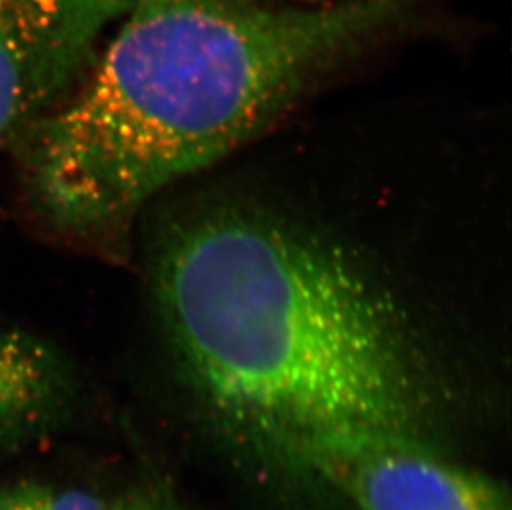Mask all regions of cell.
<instances>
[{
    "mask_svg": "<svg viewBox=\"0 0 512 510\" xmlns=\"http://www.w3.org/2000/svg\"><path fill=\"white\" fill-rule=\"evenodd\" d=\"M93 406L92 380L65 348L0 322V458L67 433Z\"/></svg>",
    "mask_w": 512,
    "mask_h": 510,
    "instance_id": "obj_5",
    "label": "cell"
},
{
    "mask_svg": "<svg viewBox=\"0 0 512 510\" xmlns=\"http://www.w3.org/2000/svg\"><path fill=\"white\" fill-rule=\"evenodd\" d=\"M0 510H113V506L87 489L20 479L0 484Z\"/></svg>",
    "mask_w": 512,
    "mask_h": 510,
    "instance_id": "obj_6",
    "label": "cell"
},
{
    "mask_svg": "<svg viewBox=\"0 0 512 510\" xmlns=\"http://www.w3.org/2000/svg\"><path fill=\"white\" fill-rule=\"evenodd\" d=\"M148 282L184 385L277 449L418 434L420 386L392 313L314 239L239 211L178 219L151 241Z\"/></svg>",
    "mask_w": 512,
    "mask_h": 510,
    "instance_id": "obj_2",
    "label": "cell"
},
{
    "mask_svg": "<svg viewBox=\"0 0 512 510\" xmlns=\"http://www.w3.org/2000/svg\"><path fill=\"white\" fill-rule=\"evenodd\" d=\"M113 510H184L166 484L151 482L138 487L113 506Z\"/></svg>",
    "mask_w": 512,
    "mask_h": 510,
    "instance_id": "obj_7",
    "label": "cell"
},
{
    "mask_svg": "<svg viewBox=\"0 0 512 510\" xmlns=\"http://www.w3.org/2000/svg\"><path fill=\"white\" fill-rule=\"evenodd\" d=\"M279 453L309 467L358 510H511L499 482L436 453L420 434H317Z\"/></svg>",
    "mask_w": 512,
    "mask_h": 510,
    "instance_id": "obj_3",
    "label": "cell"
},
{
    "mask_svg": "<svg viewBox=\"0 0 512 510\" xmlns=\"http://www.w3.org/2000/svg\"><path fill=\"white\" fill-rule=\"evenodd\" d=\"M133 0H0V150L65 102Z\"/></svg>",
    "mask_w": 512,
    "mask_h": 510,
    "instance_id": "obj_4",
    "label": "cell"
},
{
    "mask_svg": "<svg viewBox=\"0 0 512 510\" xmlns=\"http://www.w3.org/2000/svg\"><path fill=\"white\" fill-rule=\"evenodd\" d=\"M433 0H133L112 44L12 150L55 236L125 254L165 189L261 133Z\"/></svg>",
    "mask_w": 512,
    "mask_h": 510,
    "instance_id": "obj_1",
    "label": "cell"
}]
</instances>
